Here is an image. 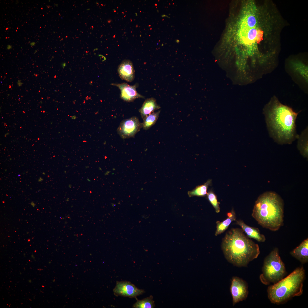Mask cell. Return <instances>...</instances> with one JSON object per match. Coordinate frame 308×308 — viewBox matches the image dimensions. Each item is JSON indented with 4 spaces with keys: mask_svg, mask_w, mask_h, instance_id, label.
Returning <instances> with one entry per match:
<instances>
[{
    "mask_svg": "<svg viewBox=\"0 0 308 308\" xmlns=\"http://www.w3.org/2000/svg\"><path fill=\"white\" fill-rule=\"evenodd\" d=\"M23 83L21 82V80H19L17 81V85L18 86H21L22 84Z\"/></svg>",
    "mask_w": 308,
    "mask_h": 308,
    "instance_id": "44dd1931",
    "label": "cell"
},
{
    "mask_svg": "<svg viewBox=\"0 0 308 308\" xmlns=\"http://www.w3.org/2000/svg\"><path fill=\"white\" fill-rule=\"evenodd\" d=\"M142 127L138 118L133 116L125 119L120 123L117 129L120 137L123 139L134 137L137 132Z\"/></svg>",
    "mask_w": 308,
    "mask_h": 308,
    "instance_id": "52a82bcc",
    "label": "cell"
},
{
    "mask_svg": "<svg viewBox=\"0 0 308 308\" xmlns=\"http://www.w3.org/2000/svg\"><path fill=\"white\" fill-rule=\"evenodd\" d=\"M296 112L273 96L264 106L263 114L269 135L278 144H291L297 139Z\"/></svg>",
    "mask_w": 308,
    "mask_h": 308,
    "instance_id": "6da1fadb",
    "label": "cell"
},
{
    "mask_svg": "<svg viewBox=\"0 0 308 308\" xmlns=\"http://www.w3.org/2000/svg\"><path fill=\"white\" fill-rule=\"evenodd\" d=\"M76 118V116H73L72 117V119H75Z\"/></svg>",
    "mask_w": 308,
    "mask_h": 308,
    "instance_id": "4316f807",
    "label": "cell"
},
{
    "mask_svg": "<svg viewBox=\"0 0 308 308\" xmlns=\"http://www.w3.org/2000/svg\"><path fill=\"white\" fill-rule=\"evenodd\" d=\"M305 270L302 266L296 268L277 282L270 285L267 290L269 299L272 303L284 304L303 293Z\"/></svg>",
    "mask_w": 308,
    "mask_h": 308,
    "instance_id": "277c9868",
    "label": "cell"
},
{
    "mask_svg": "<svg viewBox=\"0 0 308 308\" xmlns=\"http://www.w3.org/2000/svg\"><path fill=\"white\" fill-rule=\"evenodd\" d=\"M99 169H100V170H102V169H101V168H100V167L99 168Z\"/></svg>",
    "mask_w": 308,
    "mask_h": 308,
    "instance_id": "1f68e13d",
    "label": "cell"
},
{
    "mask_svg": "<svg viewBox=\"0 0 308 308\" xmlns=\"http://www.w3.org/2000/svg\"><path fill=\"white\" fill-rule=\"evenodd\" d=\"M179 40H177V42H179Z\"/></svg>",
    "mask_w": 308,
    "mask_h": 308,
    "instance_id": "4dcf8cb0",
    "label": "cell"
},
{
    "mask_svg": "<svg viewBox=\"0 0 308 308\" xmlns=\"http://www.w3.org/2000/svg\"><path fill=\"white\" fill-rule=\"evenodd\" d=\"M7 48L8 50H10L12 48V46L11 45H7Z\"/></svg>",
    "mask_w": 308,
    "mask_h": 308,
    "instance_id": "7402d4cb",
    "label": "cell"
},
{
    "mask_svg": "<svg viewBox=\"0 0 308 308\" xmlns=\"http://www.w3.org/2000/svg\"><path fill=\"white\" fill-rule=\"evenodd\" d=\"M72 185L71 184H70L68 185V187H69V188H71V187H72Z\"/></svg>",
    "mask_w": 308,
    "mask_h": 308,
    "instance_id": "83f0119b",
    "label": "cell"
},
{
    "mask_svg": "<svg viewBox=\"0 0 308 308\" xmlns=\"http://www.w3.org/2000/svg\"><path fill=\"white\" fill-rule=\"evenodd\" d=\"M211 183L212 180L209 179L204 184L196 187L192 191H188L189 196V197L195 196L203 197L206 196L208 189Z\"/></svg>",
    "mask_w": 308,
    "mask_h": 308,
    "instance_id": "e0dca14e",
    "label": "cell"
},
{
    "mask_svg": "<svg viewBox=\"0 0 308 308\" xmlns=\"http://www.w3.org/2000/svg\"><path fill=\"white\" fill-rule=\"evenodd\" d=\"M35 44V42H32L30 43V45L31 46H34Z\"/></svg>",
    "mask_w": 308,
    "mask_h": 308,
    "instance_id": "cb8c5ba5",
    "label": "cell"
},
{
    "mask_svg": "<svg viewBox=\"0 0 308 308\" xmlns=\"http://www.w3.org/2000/svg\"><path fill=\"white\" fill-rule=\"evenodd\" d=\"M286 273L278 249L275 248L264 259L260 279L262 283L266 285L273 284L284 278Z\"/></svg>",
    "mask_w": 308,
    "mask_h": 308,
    "instance_id": "5b68a950",
    "label": "cell"
},
{
    "mask_svg": "<svg viewBox=\"0 0 308 308\" xmlns=\"http://www.w3.org/2000/svg\"><path fill=\"white\" fill-rule=\"evenodd\" d=\"M224 256L234 266L245 267L257 258L260 253V247L246 235L242 229L232 228L227 232L221 244Z\"/></svg>",
    "mask_w": 308,
    "mask_h": 308,
    "instance_id": "7a4b0ae2",
    "label": "cell"
},
{
    "mask_svg": "<svg viewBox=\"0 0 308 308\" xmlns=\"http://www.w3.org/2000/svg\"><path fill=\"white\" fill-rule=\"evenodd\" d=\"M111 85L117 87L120 90V97L124 101L131 102L138 98H144V97L138 93L136 89L138 85L136 84L130 85L126 83L121 84L112 83Z\"/></svg>",
    "mask_w": 308,
    "mask_h": 308,
    "instance_id": "30bf717a",
    "label": "cell"
},
{
    "mask_svg": "<svg viewBox=\"0 0 308 308\" xmlns=\"http://www.w3.org/2000/svg\"><path fill=\"white\" fill-rule=\"evenodd\" d=\"M285 68L286 72L293 81L305 93L307 94V63L297 56H291L286 60Z\"/></svg>",
    "mask_w": 308,
    "mask_h": 308,
    "instance_id": "8992f818",
    "label": "cell"
},
{
    "mask_svg": "<svg viewBox=\"0 0 308 308\" xmlns=\"http://www.w3.org/2000/svg\"><path fill=\"white\" fill-rule=\"evenodd\" d=\"M227 216L228 218L222 222L216 221V230L215 233V236L224 232L232 222L236 220V214L233 209L227 213Z\"/></svg>",
    "mask_w": 308,
    "mask_h": 308,
    "instance_id": "2e32d148",
    "label": "cell"
},
{
    "mask_svg": "<svg viewBox=\"0 0 308 308\" xmlns=\"http://www.w3.org/2000/svg\"><path fill=\"white\" fill-rule=\"evenodd\" d=\"M236 224L239 225L247 236L249 238L254 239L259 242H264L266 238L264 234L260 232L258 228L249 226L242 220H236Z\"/></svg>",
    "mask_w": 308,
    "mask_h": 308,
    "instance_id": "7c38bea8",
    "label": "cell"
},
{
    "mask_svg": "<svg viewBox=\"0 0 308 308\" xmlns=\"http://www.w3.org/2000/svg\"><path fill=\"white\" fill-rule=\"evenodd\" d=\"M110 171H107L105 174V175H108L110 173Z\"/></svg>",
    "mask_w": 308,
    "mask_h": 308,
    "instance_id": "d4e9b609",
    "label": "cell"
},
{
    "mask_svg": "<svg viewBox=\"0 0 308 308\" xmlns=\"http://www.w3.org/2000/svg\"><path fill=\"white\" fill-rule=\"evenodd\" d=\"M119 75L122 80L131 82L135 78V71L131 62L128 60L123 61L118 67Z\"/></svg>",
    "mask_w": 308,
    "mask_h": 308,
    "instance_id": "8fae6325",
    "label": "cell"
},
{
    "mask_svg": "<svg viewBox=\"0 0 308 308\" xmlns=\"http://www.w3.org/2000/svg\"><path fill=\"white\" fill-rule=\"evenodd\" d=\"M87 180L89 182H90L91 181L88 178L87 179Z\"/></svg>",
    "mask_w": 308,
    "mask_h": 308,
    "instance_id": "f1b7e54d",
    "label": "cell"
},
{
    "mask_svg": "<svg viewBox=\"0 0 308 308\" xmlns=\"http://www.w3.org/2000/svg\"><path fill=\"white\" fill-rule=\"evenodd\" d=\"M290 254L302 264L307 263L308 262V238L304 240Z\"/></svg>",
    "mask_w": 308,
    "mask_h": 308,
    "instance_id": "4fadbf2b",
    "label": "cell"
},
{
    "mask_svg": "<svg viewBox=\"0 0 308 308\" xmlns=\"http://www.w3.org/2000/svg\"><path fill=\"white\" fill-rule=\"evenodd\" d=\"M61 65H62V67H63V68H64V67H65V66H66V63H65V62H64V63H62V64H61Z\"/></svg>",
    "mask_w": 308,
    "mask_h": 308,
    "instance_id": "603a6c76",
    "label": "cell"
},
{
    "mask_svg": "<svg viewBox=\"0 0 308 308\" xmlns=\"http://www.w3.org/2000/svg\"><path fill=\"white\" fill-rule=\"evenodd\" d=\"M206 196L208 200L214 208L216 212L219 213L220 208L216 194L212 191L210 190L207 193Z\"/></svg>",
    "mask_w": 308,
    "mask_h": 308,
    "instance_id": "ffe728a7",
    "label": "cell"
},
{
    "mask_svg": "<svg viewBox=\"0 0 308 308\" xmlns=\"http://www.w3.org/2000/svg\"><path fill=\"white\" fill-rule=\"evenodd\" d=\"M42 180H43V179H42V178H41V177H40V178H39V179H38V181L39 182H40V181H42Z\"/></svg>",
    "mask_w": 308,
    "mask_h": 308,
    "instance_id": "484cf974",
    "label": "cell"
},
{
    "mask_svg": "<svg viewBox=\"0 0 308 308\" xmlns=\"http://www.w3.org/2000/svg\"><path fill=\"white\" fill-rule=\"evenodd\" d=\"M284 202L275 192L266 191L256 201L252 217L263 228L275 231L283 225Z\"/></svg>",
    "mask_w": 308,
    "mask_h": 308,
    "instance_id": "3957f363",
    "label": "cell"
},
{
    "mask_svg": "<svg viewBox=\"0 0 308 308\" xmlns=\"http://www.w3.org/2000/svg\"><path fill=\"white\" fill-rule=\"evenodd\" d=\"M160 108V106L157 104L156 99L151 98L145 100L142 107L139 109V112L142 119H143L147 116L154 112V111Z\"/></svg>",
    "mask_w": 308,
    "mask_h": 308,
    "instance_id": "5bb4252c",
    "label": "cell"
},
{
    "mask_svg": "<svg viewBox=\"0 0 308 308\" xmlns=\"http://www.w3.org/2000/svg\"><path fill=\"white\" fill-rule=\"evenodd\" d=\"M88 167H89V166H86V167H85V168H88Z\"/></svg>",
    "mask_w": 308,
    "mask_h": 308,
    "instance_id": "f546056e",
    "label": "cell"
},
{
    "mask_svg": "<svg viewBox=\"0 0 308 308\" xmlns=\"http://www.w3.org/2000/svg\"><path fill=\"white\" fill-rule=\"evenodd\" d=\"M297 147L301 154L304 157L308 158V128L307 126L298 135Z\"/></svg>",
    "mask_w": 308,
    "mask_h": 308,
    "instance_id": "9a60e30c",
    "label": "cell"
},
{
    "mask_svg": "<svg viewBox=\"0 0 308 308\" xmlns=\"http://www.w3.org/2000/svg\"><path fill=\"white\" fill-rule=\"evenodd\" d=\"M230 291L232 297L233 305L245 300L248 294L247 282L237 276L233 277L231 281Z\"/></svg>",
    "mask_w": 308,
    "mask_h": 308,
    "instance_id": "ba28073f",
    "label": "cell"
},
{
    "mask_svg": "<svg viewBox=\"0 0 308 308\" xmlns=\"http://www.w3.org/2000/svg\"><path fill=\"white\" fill-rule=\"evenodd\" d=\"M155 306L153 297L151 295L149 297L137 301L133 306L135 308H152Z\"/></svg>",
    "mask_w": 308,
    "mask_h": 308,
    "instance_id": "d6986e66",
    "label": "cell"
},
{
    "mask_svg": "<svg viewBox=\"0 0 308 308\" xmlns=\"http://www.w3.org/2000/svg\"><path fill=\"white\" fill-rule=\"evenodd\" d=\"M113 291L116 296L131 298H136L145 292L144 290L137 288L131 282L126 281H117Z\"/></svg>",
    "mask_w": 308,
    "mask_h": 308,
    "instance_id": "9c48e42d",
    "label": "cell"
},
{
    "mask_svg": "<svg viewBox=\"0 0 308 308\" xmlns=\"http://www.w3.org/2000/svg\"><path fill=\"white\" fill-rule=\"evenodd\" d=\"M160 110L153 112L145 117L142 123V128L145 130L149 129L156 123L159 116Z\"/></svg>",
    "mask_w": 308,
    "mask_h": 308,
    "instance_id": "ac0fdd59",
    "label": "cell"
}]
</instances>
